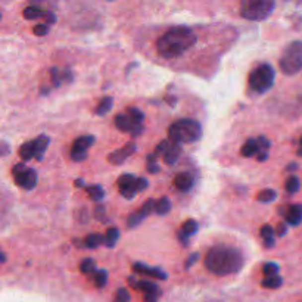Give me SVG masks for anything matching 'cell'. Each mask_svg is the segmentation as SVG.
<instances>
[{
  "label": "cell",
  "instance_id": "cell-46",
  "mask_svg": "<svg viewBox=\"0 0 302 302\" xmlns=\"http://www.w3.org/2000/svg\"><path fill=\"white\" fill-rule=\"evenodd\" d=\"M43 19H44V24L47 25H52V24H55L56 22V16H55V13H52V12H44V15H43Z\"/></svg>",
  "mask_w": 302,
  "mask_h": 302
},
{
  "label": "cell",
  "instance_id": "cell-59",
  "mask_svg": "<svg viewBox=\"0 0 302 302\" xmlns=\"http://www.w3.org/2000/svg\"><path fill=\"white\" fill-rule=\"evenodd\" d=\"M301 146H302V139H301Z\"/></svg>",
  "mask_w": 302,
  "mask_h": 302
},
{
  "label": "cell",
  "instance_id": "cell-18",
  "mask_svg": "<svg viewBox=\"0 0 302 302\" xmlns=\"http://www.w3.org/2000/svg\"><path fill=\"white\" fill-rule=\"evenodd\" d=\"M115 126L123 133H131V129H133V123L129 118V115H126V114H118L115 117Z\"/></svg>",
  "mask_w": 302,
  "mask_h": 302
},
{
  "label": "cell",
  "instance_id": "cell-17",
  "mask_svg": "<svg viewBox=\"0 0 302 302\" xmlns=\"http://www.w3.org/2000/svg\"><path fill=\"white\" fill-rule=\"evenodd\" d=\"M112 106H114V99L111 97V96H105L100 102H99V105L96 106V109H94V112H96V115H106L111 109H112Z\"/></svg>",
  "mask_w": 302,
  "mask_h": 302
},
{
  "label": "cell",
  "instance_id": "cell-54",
  "mask_svg": "<svg viewBox=\"0 0 302 302\" xmlns=\"http://www.w3.org/2000/svg\"><path fill=\"white\" fill-rule=\"evenodd\" d=\"M297 170H298V165H297L295 162L289 164V167H288V171H297Z\"/></svg>",
  "mask_w": 302,
  "mask_h": 302
},
{
  "label": "cell",
  "instance_id": "cell-5",
  "mask_svg": "<svg viewBox=\"0 0 302 302\" xmlns=\"http://www.w3.org/2000/svg\"><path fill=\"white\" fill-rule=\"evenodd\" d=\"M274 77H276V73H274V68L268 64H261L259 67H257L251 74H249V87L257 91L259 94L268 91L273 83H274Z\"/></svg>",
  "mask_w": 302,
  "mask_h": 302
},
{
  "label": "cell",
  "instance_id": "cell-55",
  "mask_svg": "<svg viewBox=\"0 0 302 302\" xmlns=\"http://www.w3.org/2000/svg\"><path fill=\"white\" fill-rule=\"evenodd\" d=\"M76 186H77V187H83V186H84V180H83V178L77 180V181H76Z\"/></svg>",
  "mask_w": 302,
  "mask_h": 302
},
{
  "label": "cell",
  "instance_id": "cell-8",
  "mask_svg": "<svg viewBox=\"0 0 302 302\" xmlns=\"http://www.w3.org/2000/svg\"><path fill=\"white\" fill-rule=\"evenodd\" d=\"M118 189L123 198L133 199L139 192H137V177L133 174H123L118 178Z\"/></svg>",
  "mask_w": 302,
  "mask_h": 302
},
{
  "label": "cell",
  "instance_id": "cell-47",
  "mask_svg": "<svg viewBox=\"0 0 302 302\" xmlns=\"http://www.w3.org/2000/svg\"><path fill=\"white\" fill-rule=\"evenodd\" d=\"M286 233H288V224L280 223V224L277 226V228H276V234H277V236H280V237H283Z\"/></svg>",
  "mask_w": 302,
  "mask_h": 302
},
{
  "label": "cell",
  "instance_id": "cell-52",
  "mask_svg": "<svg viewBox=\"0 0 302 302\" xmlns=\"http://www.w3.org/2000/svg\"><path fill=\"white\" fill-rule=\"evenodd\" d=\"M267 159H268V152H259L258 155H257V161L258 162H264Z\"/></svg>",
  "mask_w": 302,
  "mask_h": 302
},
{
  "label": "cell",
  "instance_id": "cell-40",
  "mask_svg": "<svg viewBox=\"0 0 302 302\" xmlns=\"http://www.w3.org/2000/svg\"><path fill=\"white\" fill-rule=\"evenodd\" d=\"M257 143H258L259 152H268V149L271 146V143L268 142V139L265 136H259L258 139H257Z\"/></svg>",
  "mask_w": 302,
  "mask_h": 302
},
{
  "label": "cell",
  "instance_id": "cell-36",
  "mask_svg": "<svg viewBox=\"0 0 302 302\" xmlns=\"http://www.w3.org/2000/svg\"><path fill=\"white\" fill-rule=\"evenodd\" d=\"M262 273L265 274V277H274L279 273V265L276 262H268V264L264 265Z\"/></svg>",
  "mask_w": 302,
  "mask_h": 302
},
{
  "label": "cell",
  "instance_id": "cell-15",
  "mask_svg": "<svg viewBox=\"0 0 302 302\" xmlns=\"http://www.w3.org/2000/svg\"><path fill=\"white\" fill-rule=\"evenodd\" d=\"M19 156L22 161H30L36 156V146H34V140H30L27 143H24L19 151H18Z\"/></svg>",
  "mask_w": 302,
  "mask_h": 302
},
{
  "label": "cell",
  "instance_id": "cell-3",
  "mask_svg": "<svg viewBox=\"0 0 302 302\" xmlns=\"http://www.w3.org/2000/svg\"><path fill=\"white\" fill-rule=\"evenodd\" d=\"M202 137V127L198 121L190 118H181L168 129V140L173 145L195 143Z\"/></svg>",
  "mask_w": 302,
  "mask_h": 302
},
{
  "label": "cell",
  "instance_id": "cell-51",
  "mask_svg": "<svg viewBox=\"0 0 302 302\" xmlns=\"http://www.w3.org/2000/svg\"><path fill=\"white\" fill-rule=\"evenodd\" d=\"M148 173L151 174L159 173V167L156 165V162H153V164H148Z\"/></svg>",
  "mask_w": 302,
  "mask_h": 302
},
{
  "label": "cell",
  "instance_id": "cell-21",
  "mask_svg": "<svg viewBox=\"0 0 302 302\" xmlns=\"http://www.w3.org/2000/svg\"><path fill=\"white\" fill-rule=\"evenodd\" d=\"M118 239H120V230L115 227H109L105 234V245L108 248H114L115 243L118 242Z\"/></svg>",
  "mask_w": 302,
  "mask_h": 302
},
{
  "label": "cell",
  "instance_id": "cell-28",
  "mask_svg": "<svg viewBox=\"0 0 302 302\" xmlns=\"http://www.w3.org/2000/svg\"><path fill=\"white\" fill-rule=\"evenodd\" d=\"M285 187H286V192H288V193L294 195V193H297V192L300 190V187H301V181H300V178H298L297 175H291V177L286 180Z\"/></svg>",
  "mask_w": 302,
  "mask_h": 302
},
{
  "label": "cell",
  "instance_id": "cell-30",
  "mask_svg": "<svg viewBox=\"0 0 302 302\" xmlns=\"http://www.w3.org/2000/svg\"><path fill=\"white\" fill-rule=\"evenodd\" d=\"M93 282H94V286L96 288H103L105 285H106V282H108V273L105 271V270H99V271H96L94 273V276H93Z\"/></svg>",
  "mask_w": 302,
  "mask_h": 302
},
{
  "label": "cell",
  "instance_id": "cell-13",
  "mask_svg": "<svg viewBox=\"0 0 302 302\" xmlns=\"http://www.w3.org/2000/svg\"><path fill=\"white\" fill-rule=\"evenodd\" d=\"M129 282L131 283V286H133L134 289H139V291L145 292V295H146V294H152V292L159 291V289H158V286H156V283H153V282H148V280H140V282H136L133 277H130Z\"/></svg>",
  "mask_w": 302,
  "mask_h": 302
},
{
  "label": "cell",
  "instance_id": "cell-50",
  "mask_svg": "<svg viewBox=\"0 0 302 302\" xmlns=\"http://www.w3.org/2000/svg\"><path fill=\"white\" fill-rule=\"evenodd\" d=\"M62 77H64V83H71L73 81V73L70 70L62 71Z\"/></svg>",
  "mask_w": 302,
  "mask_h": 302
},
{
  "label": "cell",
  "instance_id": "cell-24",
  "mask_svg": "<svg viewBox=\"0 0 302 302\" xmlns=\"http://www.w3.org/2000/svg\"><path fill=\"white\" fill-rule=\"evenodd\" d=\"M86 192L87 195L90 196V199L91 201H94V202H99V201H102L103 199V196H105V192H103V189L100 187V186H88V187H86Z\"/></svg>",
  "mask_w": 302,
  "mask_h": 302
},
{
  "label": "cell",
  "instance_id": "cell-48",
  "mask_svg": "<svg viewBox=\"0 0 302 302\" xmlns=\"http://www.w3.org/2000/svg\"><path fill=\"white\" fill-rule=\"evenodd\" d=\"M143 133V124H133V129H131V136L133 137H137Z\"/></svg>",
  "mask_w": 302,
  "mask_h": 302
},
{
  "label": "cell",
  "instance_id": "cell-4",
  "mask_svg": "<svg viewBox=\"0 0 302 302\" xmlns=\"http://www.w3.org/2000/svg\"><path fill=\"white\" fill-rule=\"evenodd\" d=\"M276 3L271 0H248L240 6V15L249 21H264L274 10Z\"/></svg>",
  "mask_w": 302,
  "mask_h": 302
},
{
  "label": "cell",
  "instance_id": "cell-12",
  "mask_svg": "<svg viewBox=\"0 0 302 302\" xmlns=\"http://www.w3.org/2000/svg\"><path fill=\"white\" fill-rule=\"evenodd\" d=\"M285 220L289 226H298L302 221V205H291L285 213Z\"/></svg>",
  "mask_w": 302,
  "mask_h": 302
},
{
  "label": "cell",
  "instance_id": "cell-23",
  "mask_svg": "<svg viewBox=\"0 0 302 302\" xmlns=\"http://www.w3.org/2000/svg\"><path fill=\"white\" fill-rule=\"evenodd\" d=\"M94 136H81V137H78L76 142H74V145L73 146H76V148H80V149H83V151H88L93 145H94Z\"/></svg>",
  "mask_w": 302,
  "mask_h": 302
},
{
  "label": "cell",
  "instance_id": "cell-34",
  "mask_svg": "<svg viewBox=\"0 0 302 302\" xmlns=\"http://www.w3.org/2000/svg\"><path fill=\"white\" fill-rule=\"evenodd\" d=\"M153 211H156V201H153V199H148V201L143 204L142 210H140V213L143 214L145 218L148 216H151Z\"/></svg>",
  "mask_w": 302,
  "mask_h": 302
},
{
  "label": "cell",
  "instance_id": "cell-45",
  "mask_svg": "<svg viewBox=\"0 0 302 302\" xmlns=\"http://www.w3.org/2000/svg\"><path fill=\"white\" fill-rule=\"evenodd\" d=\"M105 207L103 205H97L96 208H94V217L97 218V220H100V221H105Z\"/></svg>",
  "mask_w": 302,
  "mask_h": 302
},
{
  "label": "cell",
  "instance_id": "cell-38",
  "mask_svg": "<svg viewBox=\"0 0 302 302\" xmlns=\"http://www.w3.org/2000/svg\"><path fill=\"white\" fill-rule=\"evenodd\" d=\"M173 143L170 142V140H162L158 146H156V149H155V155L156 156H164L165 153H167V151L170 149V146H171Z\"/></svg>",
  "mask_w": 302,
  "mask_h": 302
},
{
  "label": "cell",
  "instance_id": "cell-25",
  "mask_svg": "<svg viewBox=\"0 0 302 302\" xmlns=\"http://www.w3.org/2000/svg\"><path fill=\"white\" fill-rule=\"evenodd\" d=\"M283 285V279L279 277V276H274V277H265L262 282H261V286L265 288V289H277Z\"/></svg>",
  "mask_w": 302,
  "mask_h": 302
},
{
  "label": "cell",
  "instance_id": "cell-41",
  "mask_svg": "<svg viewBox=\"0 0 302 302\" xmlns=\"http://www.w3.org/2000/svg\"><path fill=\"white\" fill-rule=\"evenodd\" d=\"M286 52L289 53H295L298 56H302V42H294L286 47Z\"/></svg>",
  "mask_w": 302,
  "mask_h": 302
},
{
  "label": "cell",
  "instance_id": "cell-1",
  "mask_svg": "<svg viewBox=\"0 0 302 302\" xmlns=\"http://www.w3.org/2000/svg\"><path fill=\"white\" fill-rule=\"evenodd\" d=\"M198 42L196 34L184 25L173 27L156 42V52L164 59H174L184 55Z\"/></svg>",
  "mask_w": 302,
  "mask_h": 302
},
{
  "label": "cell",
  "instance_id": "cell-11",
  "mask_svg": "<svg viewBox=\"0 0 302 302\" xmlns=\"http://www.w3.org/2000/svg\"><path fill=\"white\" fill-rule=\"evenodd\" d=\"M174 184L180 192H189L195 184V178L189 173H180L175 175Z\"/></svg>",
  "mask_w": 302,
  "mask_h": 302
},
{
  "label": "cell",
  "instance_id": "cell-44",
  "mask_svg": "<svg viewBox=\"0 0 302 302\" xmlns=\"http://www.w3.org/2000/svg\"><path fill=\"white\" fill-rule=\"evenodd\" d=\"M148 186H149L148 178H145V177H139V178H137V192H143V190H146Z\"/></svg>",
  "mask_w": 302,
  "mask_h": 302
},
{
  "label": "cell",
  "instance_id": "cell-10",
  "mask_svg": "<svg viewBox=\"0 0 302 302\" xmlns=\"http://www.w3.org/2000/svg\"><path fill=\"white\" fill-rule=\"evenodd\" d=\"M133 270L139 274H143V276H149V277H153V279H158V280H167V273H164L162 270L159 268H152V267H148L145 264H134L133 265Z\"/></svg>",
  "mask_w": 302,
  "mask_h": 302
},
{
  "label": "cell",
  "instance_id": "cell-49",
  "mask_svg": "<svg viewBox=\"0 0 302 302\" xmlns=\"http://www.w3.org/2000/svg\"><path fill=\"white\" fill-rule=\"evenodd\" d=\"M177 237L180 239V242H181V243H183L184 246H186V245L189 243V236H187V234H186V233H184L183 230H180V231L177 233Z\"/></svg>",
  "mask_w": 302,
  "mask_h": 302
},
{
  "label": "cell",
  "instance_id": "cell-7",
  "mask_svg": "<svg viewBox=\"0 0 302 302\" xmlns=\"http://www.w3.org/2000/svg\"><path fill=\"white\" fill-rule=\"evenodd\" d=\"M279 67L286 76H295L302 71V56L295 53H289L285 50L283 56L279 61Z\"/></svg>",
  "mask_w": 302,
  "mask_h": 302
},
{
  "label": "cell",
  "instance_id": "cell-33",
  "mask_svg": "<svg viewBox=\"0 0 302 302\" xmlns=\"http://www.w3.org/2000/svg\"><path fill=\"white\" fill-rule=\"evenodd\" d=\"M181 230H183L187 236H193V234L198 231V223H196L195 220H187V221H184Z\"/></svg>",
  "mask_w": 302,
  "mask_h": 302
},
{
  "label": "cell",
  "instance_id": "cell-14",
  "mask_svg": "<svg viewBox=\"0 0 302 302\" xmlns=\"http://www.w3.org/2000/svg\"><path fill=\"white\" fill-rule=\"evenodd\" d=\"M240 153H242V156H245V158H252V156H255L257 153H259V148L257 140H255V139H248V140L243 143V146H242V149H240Z\"/></svg>",
  "mask_w": 302,
  "mask_h": 302
},
{
  "label": "cell",
  "instance_id": "cell-37",
  "mask_svg": "<svg viewBox=\"0 0 302 302\" xmlns=\"http://www.w3.org/2000/svg\"><path fill=\"white\" fill-rule=\"evenodd\" d=\"M50 78H52V83L55 87H59L64 83V77H62V71H59L58 68H52L50 70Z\"/></svg>",
  "mask_w": 302,
  "mask_h": 302
},
{
  "label": "cell",
  "instance_id": "cell-26",
  "mask_svg": "<svg viewBox=\"0 0 302 302\" xmlns=\"http://www.w3.org/2000/svg\"><path fill=\"white\" fill-rule=\"evenodd\" d=\"M171 210V202L168 198H161L159 201H156V214L158 216H167Z\"/></svg>",
  "mask_w": 302,
  "mask_h": 302
},
{
  "label": "cell",
  "instance_id": "cell-35",
  "mask_svg": "<svg viewBox=\"0 0 302 302\" xmlns=\"http://www.w3.org/2000/svg\"><path fill=\"white\" fill-rule=\"evenodd\" d=\"M142 220H145V217H143V214L140 213V210H139L137 213H133V214L129 217V220H127V226H129V228L137 227V226L142 223Z\"/></svg>",
  "mask_w": 302,
  "mask_h": 302
},
{
  "label": "cell",
  "instance_id": "cell-20",
  "mask_svg": "<svg viewBox=\"0 0 302 302\" xmlns=\"http://www.w3.org/2000/svg\"><path fill=\"white\" fill-rule=\"evenodd\" d=\"M84 243H86L87 249H94V248L100 246L102 243H105V236L97 234V233H91L84 239Z\"/></svg>",
  "mask_w": 302,
  "mask_h": 302
},
{
  "label": "cell",
  "instance_id": "cell-9",
  "mask_svg": "<svg viewBox=\"0 0 302 302\" xmlns=\"http://www.w3.org/2000/svg\"><path fill=\"white\" fill-rule=\"evenodd\" d=\"M136 152V145L133 142H129L126 146H123L121 149H117L114 151L112 153H109L108 156V162L112 164V165H120L123 164L129 156H131L133 153Z\"/></svg>",
  "mask_w": 302,
  "mask_h": 302
},
{
  "label": "cell",
  "instance_id": "cell-27",
  "mask_svg": "<svg viewBox=\"0 0 302 302\" xmlns=\"http://www.w3.org/2000/svg\"><path fill=\"white\" fill-rule=\"evenodd\" d=\"M127 115H129V118L131 120L133 124H142L143 120H145V114H143L140 109L134 108V106H129V109H127Z\"/></svg>",
  "mask_w": 302,
  "mask_h": 302
},
{
  "label": "cell",
  "instance_id": "cell-58",
  "mask_svg": "<svg viewBox=\"0 0 302 302\" xmlns=\"http://www.w3.org/2000/svg\"><path fill=\"white\" fill-rule=\"evenodd\" d=\"M298 155L302 156V146H300V149H298Z\"/></svg>",
  "mask_w": 302,
  "mask_h": 302
},
{
  "label": "cell",
  "instance_id": "cell-53",
  "mask_svg": "<svg viewBox=\"0 0 302 302\" xmlns=\"http://www.w3.org/2000/svg\"><path fill=\"white\" fill-rule=\"evenodd\" d=\"M264 245H265L267 249H270V248H273L276 245V242H274V239H270V240H264Z\"/></svg>",
  "mask_w": 302,
  "mask_h": 302
},
{
  "label": "cell",
  "instance_id": "cell-32",
  "mask_svg": "<svg viewBox=\"0 0 302 302\" xmlns=\"http://www.w3.org/2000/svg\"><path fill=\"white\" fill-rule=\"evenodd\" d=\"M70 155H71V159H73V161H76V162H81V161H84L87 158V151H83V149H80V148L73 146Z\"/></svg>",
  "mask_w": 302,
  "mask_h": 302
},
{
  "label": "cell",
  "instance_id": "cell-57",
  "mask_svg": "<svg viewBox=\"0 0 302 302\" xmlns=\"http://www.w3.org/2000/svg\"><path fill=\"white\" fill-rule=\"evenodd\" d=\"M1 262H6V255L4 254H1Z\"/></svg>",
  "mask_w": 302,
  "mask_h": 302
},
{
  "label": "cell",
  "instance_id": "cell-19",
  "mask_svg": "<svg viewBox=\"0 0 302 302\" xmlns=\"http://www.w3.org/2000/svg\"><path fill=\"white\" fill-rule=\"evenodd\" d=\"M34 146H36V158L42 159L43 153L46 152L47 146H49V137L47 136H39L37 139H34Z\"/></svg>",
  "mask_w": 302,
  "mask_h": 302
},
{
  "label": "cell",
  "instance_id": "cell-56",
  "mask_svg": "<svg viewBox=\"0 0 302 302\" xmlns=\"http://www.w3.org/2000/svg\"><path fill=\"white\" fill-rule=\"evenodd\" d=\"M1 145H3V155H6V152H7V146H6V143H4V142H3Z\"/></svg>",
  "mask_w": 302,
  "mask_h": 302
},
{
  "label": "cell",
  "instance_id": "cell-6",
  "mask_svg": "<svg viewBox=\"0 0 302 302\" xmlns=\"http://www.w3.org/2000/svg\"><path fill=\"white\" fill-rule=\"evenodd\" d=\"M12 174H13L15 184L25 189V190L34 189L37 184V173L24 164H16L12 170Z\"/></svg>",
  "mask_w": 302,
  "mask_h": 302
},
{
  "label": "cell",
  "instance_id": "cell-29",
  "mask_svg": "<svg viewBox=\"0 0 302 302\" xmlns=\"http://www.w3.org/2000/svg\"><path fill=\"white\" fill-rule=\"evenodd\" d=\"M276 198H277V193L273 189H265V190L259 192L258 196H257V199H258L259 202H262V204H270Z\"/></svg>",
  "mask_w": 302,
  "mask_h": 302
},
{
  "label": "cell",
  "instance_id": "cell-31",
  "mask_svg": "<svg viewBox=\"0 0 302 302\" xmlns=\"http://www.w3.org/2000/svg\"><path fill=\"white\" fill-rule=\"evenodd\" d=\"M94 268H96V264L91 258H84L80 262V271L84 273V274H94Z\"/></svg>",
  "mask_w": 302,
  "mask_h": 302
},
{
  "label": "cell",
  "instance_id": "cell-2",
  "mask_svg": "<svg viewBox=\"0 0 302 302\" xmlns=\"http://www.w3.org/2000/svg\"><path fill=\"white\" fill-rule=\"evenodd\" d=\"M205 267L216 276H230L243 267V255L233 246L217 245L207 252Z\"/></svg>",
  "mask_w": 302,
  "mask_h": 302
},
{
  "label": "cell",
  "instance_id": "cell-43",
  "mask_svg": "<svg viewBox=\"0 0 302 302\" xmlns=\"http://www.w3.org/2000/svg\"><path fill=\"white\" fill-rule=\"evenodd\" d=\"M198 259H199V254L198 252H193L192 255H189L187 259H186V262H184V270H189L193 264L198 262Z\"/></svg>",
  "mask_w": 302,
  "mask_h": 302
},
{
  "label": "cell",
  "instance_id": "cell-16",
  "mask_svg": "<svg viewBox=\"0 0 302 302\" xmlns=\"http://www.w3.org/2000/svg\"><path fill=\"white\" fill-rule=\"evenodd\" d=\"M181 153V146L180 145H171L170 149L167 151V153L164 155V161L167 165H174L177 162V159L180 158Z\"/></svg>",
  "mask_w": 302,
  "mask_h": 302
},
{
  "label": "cell",
  "instance_id": "cell-39",
  "mask_svg": "<svg viewBox=\"0 0 302 302\" xmlns=\"http://www.w3.org/2000/svg\"><path fill=\"white\" fill-rule=\"evenodd\" d=\"M261 236L264 240H270V239H274V228L268 224L262 226L261 227Z\"/></svg>",
  "mask_w": 302,
  "mask_h": 302
},
{
  "label": "cell",
  "instance_id": "cell-42",
  "mask_svg": "<svg viewBox=\"0 0 302 302\" xmlns=\"http://www.w3.org/2000/svg\"><path fill=\"white\" fill-rule=\"evenodd\" d=\"M34 34L36 36H39V37H43V36H46L47 33H49V27L46 25V24H37L36 27H34Z\"/></svg>",
  "mask_w": 302,
  "mask_h": 302
},
{
  "label": "cell",
  "instance_id": "cell-22",
  "mask_svg": "<svg viewBox=\"0 0 302 302\" xmlns=\"http://www.w3.org/2000/svg\"><path fill=\"white\" fill-rule=\"evenodd\" d=\"M22 15H24V18H25V19L33 21V19L43 18L44 12L42 10V9H40V7H37V6H27V7L22 10Z\"/></svg>",
  "mask_w": 302,
  "mask_h": 302
}]
</instances>
